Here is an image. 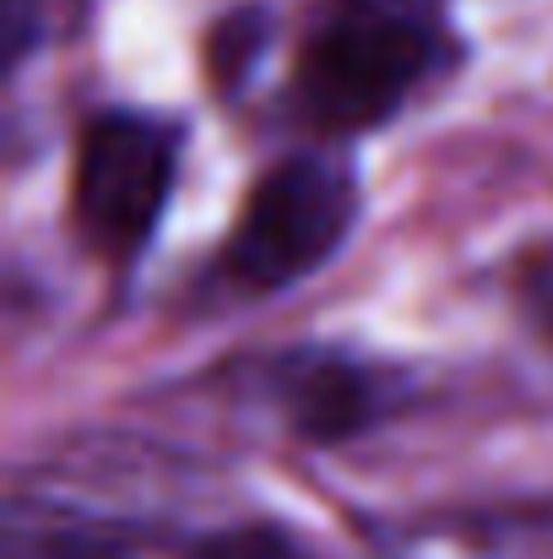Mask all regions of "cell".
<instances>
[{"mask_svg": "<svg viewBox=\"0 0 553 559\" xmlns=\"http://www.w3.org/2000/svg\"><path fill=\"white\" fill-rule=\"evenodd\" d=\"M434 66V33L423 16L390 0L342 5L299 60V98L315 126L359 131L385 120Z\"/></svg>", "mask_w": 553, "mask_h": 559, "instance_id": "6da1fadb", "label": "cell"}, {"mask_svg": "<svg viewBox=\"0 0 553 559\" xmlns=\"http://www.w3.org/2000/svg\"><path fill=\"white\" fill-rule=\"evenodd\" d=\"M353 175L332 158H288L250 190L233 234L228 272L250 288H282L315 272L353 228Z\"/></svg>", "mask_w": 553, "mask_h": 559, "instance_id": "7a4b0ae2", "label": "cell"}, {"mask_svg": "<svg viewBox=\"0 0 553 559\" xmlns=\"http://www.w3.org/2000/svg\"><path fill=\"white\" fill-rule=\"evenodd\" d=\"M175 186V136L142 115H98L76 153V212L104 250H136Z\"/></svg>", "mask_w": 553, "mask_h": 559, "instance_id": "3957f363", "label": "cell"}, {"mask_svg": "<svg viewBox=\"0 0 553 559\" xmlns=\"http://www.w3.org/2000/svg\"><path fill=\"white\" fill-rule=\"evenodd\" d=\"M288 413H293V429L332 445V440H348L359 435L374 413V391L353 365L342 359H310L304 370L288 380Z\"/></svg>", "mask_w": 553, "mask_h": 559, "instance_id": "277c9868", "label": "cell"}, {"mask_svg": "<svg viewBox=\"0 0 553 559\" xmlns=\"http://www.w3.org/2000/svg\"><path fill=\"white\" fill-rule=\"evenodd\" d=\"M190 559H299V549L277 527H239V533L206 538Z\"/></svg>", "mask_w": 553, "mask_h": 559, "instance_id": "5b68a950", "label": "cell"}, {"mask_svg": "<svg viewBox=\"0 0 553 559\" xmlns=\"http://www.w3.org/2000/svg\"><path fill=\"white\" fill-rule=\"evenodd\" d=\"M33 559H120V555L93 544V538H55V544H38Z\"/></svg>", "mask_w": 553, "mask_h": 559, "instance_id": "8992f818", "label": "cell"}, {"mask_svg": "<svg viewBox=\"0 0 553 559\" xmlns=\"http://www.w3.org/2000/svg\"><path fill=\"white\" fill-rule=\"evenodd\" d=\"M543 321H549V332H553V294L543 299Z\"/></svg>", "mask_w": 553, "mask_h": 559, "instance_id": "52a82bcc", "label": "cell"}]
</instances>
